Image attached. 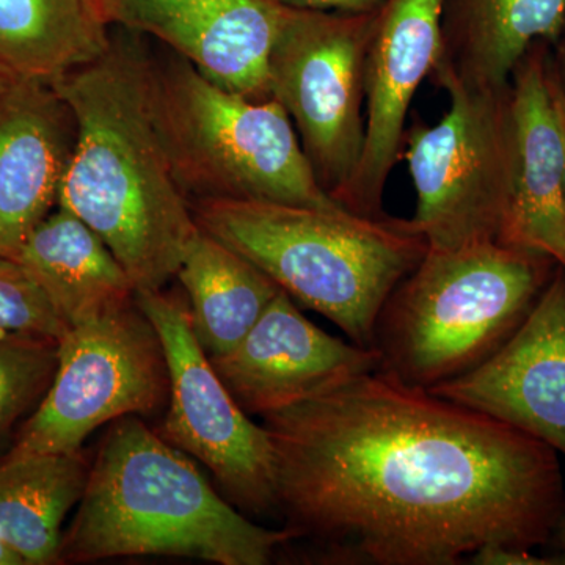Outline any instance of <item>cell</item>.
I'll return each instance as SVG.
<instances>
[{"mask_svg":"<svg viewBox=\"0 0 565 565\" xmlns=\"http://www.w3.org/2000/svg\"><path fill=\"white\" fill-rule=\"evenodd\" d=\"M263 419L277 509L337 564L455 565L489 544L531 550L565 515L552 446L382 370Z\"/></svg>","mask_w":565,"mask_h":565,"instance_id":"cell-1","label":"cell"},{"mask_svg":"<svg viewBox=\"0 0 565 565\" xmlns=\"http://www.w3.org/2000/svg\"><path fill=\"white\" fill-rule=\"evenodd\" d=\"M115 28L99 57L52 81L76 120L57 206L102 237L136 292L161 291L200 226L156 125L150 47L140 33Z\"/></svg>","mask_w":565,"mask_h":565,"instance_id":"cell-2","label":"cell"},{"mask_svg":"<svg viewBox=\"0 0 565 565\" xmlns=\"http://www.w3.org/2000/svg\"><path fill=\"white\" fill-rule=\"evenodd\" d=\"M292 539L288 526L250 522L184 452L129 415L111 424L90 465L58 563L173 556L266 565Z\"/></svg>","mask_w":565,"mask_h":565,"instance_id":"cell-3","label":"cell"},{"mask_svg":"<svg viewBox=\"0 0 565 565\" xmlns=\"http://www.w3.org/2000/svg\"><path fill=\"white\" fill-rule=\"evenodd\" d=\"M196 225L337 323L352 343L374 348L379 316L427 252L411 221L338 207L207 200L191 203Z\"/></svg>","mask_w":565,"mask_h":565,"instance_id":"cell-4","label":"cell"},{"mask_svg":"<svg viewBox=\"0 0 565 565\" xmlns=\"http://www.w3.org/2000/svg\"><path fill=\"white\" fill-rule=\"evenodd\" d=\"M555 269L498 241L427 247L379 316V370L426 390L468 373L525 321Z\"/></svg>","mask_w":565,"mask_h":565,"instance_id":"cell-5","label":"cell"},{"mask_svg":"<svg viewBox=\"0 0 565 565\" xmlns=\"http://www.w3.org/2000/svg\"><path fill=\"white\" fill-rule=\"evenodd\" d=\"M150 82L156 125L189 204L343 207L319 185L291 118L274 96L225 90L167 47L150 50Z\"/></svg>","mask_w":565,"mask_h":565,"instance_id":"cell-6","label":"cell"},{"mask_svg":"<svg viewBox=\"0 0 565 565\" xmlns=\"http://www.w3.org/2000/svg\"><path fill=\"white\" fill-rule=\"evenodd\" d=\"M449 110L405 132L403 154L416 192L411 218L429 248L500 243L512 177L511 84L475 87L445 77Z\"/></svg>","mask_w":565,"mask_h":565,"instance_id":"cell-7","label":"cell"},{"mask_svg":"<svg viewBox=\"0 0 565 565\" xmlns=\"http://www.w3.org/2000/svg\"><path fill=\"white\" fill-rule=\"evenodd\" d=\"M166 397L169 370L161 338L134 300L63 334L54 379L11 455L81 451L103 424L150 415Z\"/></svg>","mask_w":565,"mask_h":565,"instance_id":"cell-8","label":"cell"},{"mask_svg":"<svg viewBox=\"0 0 565 565\" xmlns=\"http://www.w3.org/2000/svg\"><path fill=\"white\" fill-rule=\"evenodd\" d=\"M374 13L289 10L269 58L270 93L319 185L338 203L364 147V62Z\"/></svg>","mask_w":565,"mask_h":565,"instance_id":"cell-9","label":"cell"},{"mask_svg":"<svg viewBox=\"0 0 565 565\" xmlns=\"http://www.w3.org/2000/svg\"><path fill=\"white\" fill-rule=\"evenodd\" d=\"M158 330L169 370V411L159 435L211 471L226 500L253 515L277 509L274 451L266 427L245 414L193 333L188 300L136 292Z\"/></svg>","mask_w":565,"mask_h":565,"instance_id":"cell-10","label":"cell"},{"mask_svg":"<svg viewBox=\"0 0 565 565\" xmlns=\"http://www.w3.org/2000/svg\"><path fill=\"white\" fill-rule=\"evenodd\" d=\"M445 2L385 0L375 11L364 62L362 159L338 200L353 214L385 217V185L403 154L412 99L440 57Z\"/></svg>","mask_w":565,"mask_h":565,"instance_id":"cell-11","label":"cell"},{"mask_svg":"<svg viewBox=\"0 0 565 565\" xmlns=\"http://www.w3.org/2000/svg\"><path fill=\"white\" fill-rule=\"evenodd\" d=\"M429 392L565 456V270L556 266L525 321L489 359Z\"/></svg>","mask_w":565,"mask_h":565,"instance_id":"cell-12","label":"cell"},{"mask_svg":"<svg viewBox=\"0 0 565 565\" xmlns=\"http://www.w3.org/2000/svg\"><path fill=\"white\" fill-rule=\"evenodd\" d=\"M210 362L245 414L266 416L379 370L381 353L323 332L281 289L243 340Z\"/></svg>","mask_w":565,"mask_h":565,"instance_id":"cell-13","label":"cell"},{"mask_svg":"<svg viewBox=\"0 0 565 565\" xmlns=\"http://www.w3.org/2000/svg\"><path fill=\"white\" fill-rule=\"evenodd\" d=\"M289 10L275 0H115L114 25L152 36L225 90L264 99Z\"/></svg>","mask_w":565,"mask_h":565,"instance_id":"cell-14","label":"cell"},{"mask_svg":"<svg viewBox=\"0 0 565 565\" xmlns=\"http://www.w3.org/2000/svg\"><path fill=\"white\" fill-rule=\"evenodd\" d=\"M512 177L501 244L565 270V145L553 68L535 44L511 77Z\"/></svg>","mask_w":565,"mask_h":565,"instance_id":"cell-15","label":"cell"},{"mask_svg":"<svg viewBox=\"0 0 565 565\" xmlns=\"http://www.w3.org/2000/svg\"><path fill=\"white\" fill-rule=\"evenodd\" d=\"M74 141L76 120L52 82L0 79V255L17 258L57 206Z\"/></svg>","mask_w":565,"mask_h":565,"instance_id":"cell-16","label":"cell"},{"mask_svg":"<svg viewBox=\"0 0 565 565\" xmlns=\"http://www.w3.org/2000/svg\"><path fill=\"white\" fill-rule=\"evenodd\" d=\"M441 29L430 79L503 88L531 47L559 41L565 0H446Z\"/></svg>","mask_w":565,"mask_h":565,"instance_id":"cell-17","label":"cell"},{"mask_svg":"<svg viewBox=\"0 0 565 565\" xmlns=\"http://www.w3.org/2000/svg\"><path fill=\"white\" fill-rule=\"evenodd\" d=\"M14 259L68 329L136 300L121 263L87 223L65 207L57 206L36 225Z\"/></svg>","mask_w":565,"mask_h":565,"instance_id":"cell-18","label":"cell"},{"mask_svg":"<svg viewBox=\"0 0 565 565\" xmlns=\"http://www.w3.org/2000/svg\"><path fill=\"white\" fill-rule=\"evenodd\" d=\"M177 278L188 294L193 333L210 359L232 351L281 291L255 264L202 228Z\"/></svg>","mask_w":565,"mask_h":565,"instance_id":"cell-19","label":"cell"},{"mask_svg":"<svg viewBox=\"0 0 565 565\" xmlns=\"http://www.w3.org/2000/svg\"><path fill=\"white\" fill-rule=\"evenodd\" d=\"M90 463L84 452L9 455L0 463V541L25 564L58 563L62 525L79 503Z\"/></svg>","mask_w":565,"mask_h":565,"instance_id":"cell-20","label":"cell"},{"mask_svg":"<svg viewBox=\"0 0 565 565\" xmlns=\"http://www.w3.org/2000/svg\"><path fill=\"white\" fill-rule=\"evenodd\" d=\"M109 40L90 0H0V79L55 81L99 57Z\"/></svg>","mask_w":565,"mask_h":565,"instance_id":"cell-21","label":"cell"},{"mask_svg":"<svg viewBox=\"0 0 565 565\" xmlns=\"http://www.w3.org/2000/svg\"><path fill=\"white\" fill-rule=\"evenodd\" d=\"M57 362V340L0 332V440L36 401L43 399Z\"/></svg>","mask_w":565,"mask_h":565,"instance_id":"cell-22","label":"cell"},{"mask_svg":"<svg viewBox=\"0 0 565 565\" xmlns=\"http://www.w3.org/2000/svg\"><path fill=\"white\" fill-rule=\"evenodd\" d=\"M0 332L61 341L68 332L47 297L17 259L0 255Z\"/></svg>","mask_w":565,"mask_h":565,"instance_id":"cell-23","label":"cell"},{"mask_svg":"<svg viewBox=\"0 0 565 565\" xmlns=\"http://www.w3.org/2000/svg\"><path fill=\"white\" fill-rule=\"evenodd\" d=\"M471 564L478 565H565V555L537 556L530 548L489 544L471 555Z\"/></svg>","mask_w":565,"mask_h":565,"instance_id":"cell-24","label":"cell"},{"mask_svg":"<svg viewBox=\"0 0 565 565\" xmlns=\"http://www.w3.org/2000/svg\"><path fill=\"white\" fill-rule=\"evenodd\" d=\"M285 9L321 13H374L385 0H275Z\"/></svg>","mask_w":565,"mask_h":565,"instance_id":"cell-25","label":"cell"},{"mask_svg":"<svg viewBox=\"0 0 565 565\" xmlns=\"http://www.w3.org/2000/svg\"><path fill=\"white\" fill-rule=\"evenodd\" d=\"M92 6L98 11L99 17L107 25H114L115 22V0H90Z\"/></svg>","mask_w":565,"mask_h":565,"instance_id":"cell-26","label":"cell"},{"mask_svg":"<svg viewBox=\"0 0 565 565\" xmlns=\"http://www.w3.org/2000/svg\"><path fill=\"white\" fill-rule=\"evenodd\" d=\"M557 43H561L559 61H557V68H553V71H555L557 85H559V90L563 93L565 99V29Z\"/></svg>","mask_w":565,"mask_h":565,"instance_id":"cell-27","label":"cell"},{"mask_svg":"<svg viewBox=\"0 0 565 565\" xmlns=\"http://www.w3.org/2000/svg\"><path fill=\"white\" fill-rule=\"evenodd\" d=\"M0 565H25V561L20 553L0 541Z\"/></svg>","mask_w":565,"mask_h":565,"instance_id":"cell-28","label":"cell"},{"mask_svg":"<svg viewBox=\"0 0 565 565\" xmlns=\"http://www.w3.org/2000/svg\"><path fill=\"white\" fill-rule=\"evenodd\" d=\"M548 544L555 546L559 555H565V515L561 519V522L557 523L555 533H553Z\"/></svg>","mask_w":565,"mask_h":565,"instance_id":"cell-29","label":"cell"},{"mask_svg":"<svg viewBox=\"0 0 565 565\" xmlns=\"http://www.w3.org/2000/svg\"><path fill=\"white\" fill-rule=\"evenodd\" d=\"M552 68H553V66H552ZM553 88H555L556 106H557V111H559L561 125H563L564 145H565V99H564L563 93H561V90H559V85H557L556 77H555V71H553Z\"/></svg>","mask_w":565,"mask_h":565,"instance_id":"cell-30","label":"cell"}]
</instances>
